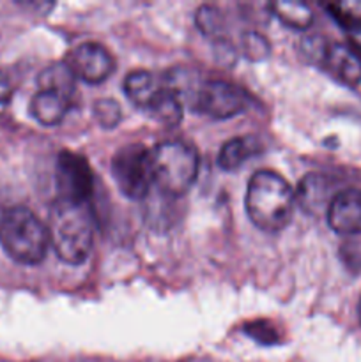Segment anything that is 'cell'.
<instances>
[{
    "label": "cell",
    "instance_id": "277c9868",
    "mask_svg": "<svg viewBox=\"0 0 361 362\" xmlns=\"http://www.w3.org/2000/svg\"><path fill=\"white\" fill-rule=\"evenodd\" d=\"M154 186L170 198L183 197L198 177L200 158L184 141H161L151 148Z\"/></svg>",
    "mask_w": 361,
    "mask_h": 362
},
{
    "label": "cell",
    "instance_id": "8992f818",
    "mask_svg": "<svg viewBox=\"0 0 361 362\" xmlns=\"http://www.w3.org/2000/svg\"><path fill=\"white\" fill-rule=\"evenodd\" d=\"M55 184L59 198L74 204H91L94 193V175L87 159L71 151L57 156Z\"/></svg>",
    "mask_w": 361,
    "mask_h": 362
},
{
    "label": "cell",
    "instance_id": "cb8c5ba5",
    "mask_svg": "<svg viewBox=\"0 0 361 362\" xmlns=\"http://www.w3.org/2000/svg\"><path fill=\"white\" fill-rule=\"evenodd\" d=\"M357 317H360V322H361V299H360V304H357Z\"/></svg>",
    "mask_w": 361,
    "mask_h": 362
},
{
    "label": "cell",
    "instance_id": "30bf717a",
    "mask_svg": "<svg viewBox=\"0 0 361 362\" xmlns=\"http://www.w3.org/2000/svg\"><path fill=\"white\" fill-rule=\"evenodd\" d=\"M321 64L342 83L350 87L361 83V55L345 42H328Z\"/></svg>",
    "mask_w": 361,
    "mask_h": 362
},
{
    "label": "cell",
    "instance_id": "7a4b0ae2",
    "mask_svg": "<svg viewBox=\"0 0 361 362\" xmlns=\"http://www.w3.org/2000/svg\"><path fill=\"white\" fill-rule=\"evenodd\" d=\"M294 194L290 184L271 170H258L246 187V212L250 221L264 232L275 233L285 228L294 214Z\"/></svg>",
    "mask_w": 361,
    "mask_h": 362
},
{
    "label": "cell",
    "instance_id": "9a60e30c",
    "mask_svg": "<svg viewBox=\"0 0 361 362\" xmlns=\"http://www.w3.org/2000/svg\"><path fill=\"white\" fill-rule=\"evenodd\" d=\"M147 112L151 113V117H154L159 124H163V126L173 127L183 120V103H180V99L165 85Z\"/></svg>",
    "mask_w": 361,
    "mask_h": 362
},
{
    "label": "cell",
    "instance_id": "7402d4cb",
    "mask_svg": "<svg viewBox=\"0 0 361 362\" xmlns=\"http://www.w3.org/2000/svg\"><path fill=\"white\" fill-rule=\"evenodd\" d=\"M345 30L347 37H349V46L361 55V21L349 25V27H345Z\"/></svg>",
    "mask_w": 361,
    "mask_h": 362
},
{
    "label": "cell",
    "instance_id": "52a82bcc",
    "mask_svg": "<svg viewBox=\"0 0 361 362\" xmlns=\"http://www.w3.org/2000/svg\"><path fill=\"white\" fill-rule=\"evenodd\" d=\"M248 103H250V98L237 85L223 80H209L202 81L191 110L212 117V119H230L244 112L248 108Z\"/></svg>",
    "mask_w": 361,
    "mask_h": 362
},
{
    "label": "cell",
    "instance_id": "5b68a950",
    "mask_svg": "<svg viewBox=\"0 0 361 362\" xmlns=\"http://www.w3.org/2000/svg\"><path fill=\"white\" fill-rule=\"evenodd\" d=\"M112 177L130 200H144L154 186L151 148L133 141L117 148L112 158Z\"/></svg>",
    "mask_w": 361,
    "mask_h": 362
},
{
    "label": "cell",
    "instance_id": "603a6c76",
    "mask_svg": "<svg viewBox=\"0 0 361 362\" xmlns=\"http://www.w3.org/2000/svg\"><path fill=\"white\" fill-rule=\"evenodd\" d=\"M13 94V85H11L9 76L6 73L0 71V105L7 103V99Z\"/></svg>",
    "mask_w": 361,
    "mask_h": 362
},
{
    "label": "cell",
    "instance_id": "3957f363",
    "mask_svg": "<svg viewBox=\"0 0 361 362\" xmlns=\"http://www.w3.org/2000/svg\"><path fill=\"white\" fill-rule=\"evenodd\" d=\"M0 244L16 264L38 265L48 253V228L30 209L16 205L0 218Z\"/></svg>",
    "mask_w": 361,
    "mask_h": 362
},
{
    "label": "cell",
    "instance_id": "44dd1931",
    "mask_svg": "<svg viewBox=\"0 0 361 362\" xmlns=\"http://www.w3.org/2000/svg\"><path fill=\"white\" fill-rule=\"evenodd\" d=\"M342 258L349 267L361 271V244L357 243H347L342 247Z\"/></svg>",
    "mask_w": 361,
    "mask_h": 362
},
{
    "label": "cell",
    "instance_id": "d6986e66",
    "mask_svg": "<svg viewBox=\"0 0 361 362\" xmlns=\"http://www.w3.org/2000/svg\"><path fill=\"white\" fill-rule=\"evenodd\" d=\"M198 28L209 37H219L223 34L222 13L214 6H202L195 14Z\"/></svg>",
    "mask_w": 361,
    "mask_h": 362
},
{
    "label": "cell",
    "instance_id": "6da1fadb",
    "mask_svg": "<svg viewBox=\"0 0 361 362\" xmlns=\"http://www.w3.org/2000/svg\"><path fill=\"white\" fill-rule=\"evenodd\" d=\"M48 235L53 251L69 265H81L94 247L96 219L91 204L57 198L50 209Z\"/></svg>",
    "mask_w": 361,
    "mask_h": 362
},
{
    "label": "cell",
    "instance_id": "2e32d148",
    "mask_svg": "<svg viewBox=\"0 0 361 362\" xmlns=\"http://www.w3.org/2000/svg\"><path fill=\"white\" fill-rule=\"evenodd\" d=\"M328 180L322 175L311 173L301 180L296 198L304 211H317V209H322V204L328 198Z\"/></svg>",
    "mask_w": 361,
    "mask_h": 362
},
{
    "label": "cell",
    "instance_id": "4fadbf2b",
    "mask_svg": "<svg viewBox=\"0 0 361 362\" xmlns=\"http://www.w3.org/2000/svg\"><path fill=\"white\" fill-rule=\"evenodd\" d=\"M262 145L253 136H237L227 141L218 154V166L225 172H234L253 156L260 154Z\"/></svg>",
    "mask_w": 361,
    "mask_h": 362
},
{
    "label": "cell",
    "instance_id": "5bb4252c",
    "mask_svg": "<svg viewBox=\"0 0 361 362\" xmlns=\"http://www.w3.org/2000/svg\"><path fill=\"white\" fill-rule=\"evenodd\" d=\"M269 9L273 11L276 18L282 23L297 30H306L314 23V11L304 2H289V0H278V2L269 4Z\"/></svg>",
    "mask_w": 361,
    "mask_h": 362
},
{
    "label": "cell",
    "instance_id": "7c38bea8",
    "mask_svg": "<svg viewBox=\"0 0 361 362\" xmlns=\"http://www.w3.org/2000/svg\"><path fill=\"white\" fill-rule=\"evenodd\" d=\"M163 81H159L154 74L149 71H131L126 78H124L122 90L126 98L133 103L138 108L149 110L159 92L163 90Z\"/></svg>",
    "mask_w": 361,
    "mask_h": 362
},
{
    "label": "cell",
    "instance_id": "ffe728a7",
    "mask_svg": "<svg viewBox=\"0 0 361 362\" xmlns=\"http://www.w3.org/2000/svg\"><path fill=\"white\" fill-rule=\"evenodd\" d=\"M243 48L246 52V55L250 59H264L269 53V42L268 39L262 37L260 34H255V32H250V34L244 35L243 39Z\"/></svg>",
    "mask_w": 361,
    "mask_h": 362
},
{
    "label": "cell",
    "instance_id": "e0dca14e",
    "mask_svg": "<svg viewBox=\"0 0 361 362\" xmlns=\"http://www.w3.org/2000/svg\"><path fill=\"white\" fill-rule=\"evenodd\" d=\"M74 74L71 73L69 67L64 62L53 64V66L42 69V73L39 74L38 83L39 88H46V90H55L60 94L71 98L74 92Z\"/></svg>",
    "mask_w": 361,
    "mask_h": 362
},
{
    "label": "cell",
    "instance_id": "8fae6325",
    "mask_svg": "<svg viewBox=\"0 0 361 362\" xmlns=\"http://www.w3.org/2000/svg\"><path fill=\"white\" fill-rule=\"evenodd\" d=\"M71 106V98L55 90L39 88L30 101V113L42 126H57L64 120Z\"/></svg>",
    "mask_w": 361,
    "mask_h": 362
},
{
    "label": "cell",
    "instance_id": "ac0fdd59",
    "mask_svg": "<svg viewBox=\"0 0 361 362\" xmlns=\"http://www.w3.org/2000/svg\"><path fill=\"white\" fill-rule=\"evenodd\" d=\"M92 112H94V119L98 120L99 126H103L105 129H112L122 119L119 103L110 98H103L96 101L94 106H92Z\"/></svg>",
    "mask_w": 361,
    "mask_h": 362
},
{
    "label": "cell",
    "instance_id": "9c48e42d",
    "mask_svg": "<svg viewBox=\"0 0 361 362\" xmlns=\"http://www.w3.org/2000/svg\"><path fill=\"white\" fill-rule=\"evenodd\" d=\"M328 225L340 235H361V189L349 187L333 197L326 209Z\"/></svg>",
    "mask_w": 361,
    "mask_h": 362
},
{
    "label": "cell",
    "instance_id": "ba28073f",
    "mask_svg": "<svg viewBox=\"0 0 361 362\" xmlns=\"http://www.w3.org/2000/svg\"><path fill=\"white\" fill-rule=\"evenodd\" d=\"M64 64L69 67L74 78L85 83H101L115 71V59L103 45L94 41L81 42L67 52Z\"/></svg>",
    "mask_w": 361,
    "mask_h": 362
}]
</instances>
